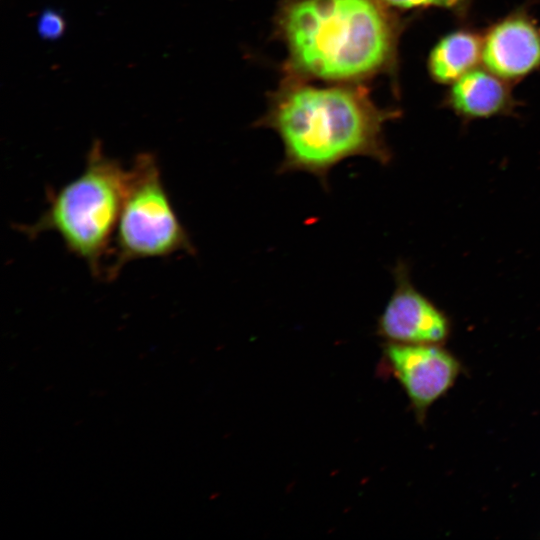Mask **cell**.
Listing matches in <instances>:
<instances>
[{
	"mask_svg": "<svg viewBox=\"0 0 540 540\" xmlns=\"http://www.w3.org/2000/svg\"><path fill=\"white\" fill-rule=\"evenodd\" d=\"M398 116L378 107L358 83L316 86L287 75L256 126L272 129L282 141L278 173H309L328 188L331 170L348 158L391 162L384 127Z\"/></svg>",
	"mask_w": 540,
	"mask_h": 540,
	"instance_id": "obj_1",
	"label": "cell"
},
{
	"mask_svg": "<svg viewBox=\"0 0 540 540\" xmlns=\"http://www.w3.org/2000/svg\"><path fill=\"white\" fill-rule=\"evenodd\" d=\"M275 23L289 76L359 83L395 68L403 26L379 0H283Z\"/></svg>",
	"mask_w": 540,
	"mask_h": 540,
	"instance_id": "obj_2",
	"label": "cell"
},
{
	"mask_svg": "<svg viewBox=\"0 0 540 540\" xmlns=\"http://www.w3.org/2000/svg\"><path fill=\"white\" fill-rule=\"evenodd\" d=\"M128 181L129 169L94 140L83 171L59 189L49 190L40 217L17 229L31 239L55 232L92 276L104 280Z\"/></svg>",
	"mask_w": 540,
	"mask_h": 540,
	"instance_id": "obj_3",
	"label": "cell"
},
{
	"mask_svg": "<svg viewBox=\"0 0 540 540\" xmlns=\"http://www.w3.org/2000/svg\"><path fill=\"white\" fill-rule=\"evenodd\" d=\"M196 249L173 208L156 157L142 152L129 168V181L113 241L105 281L130 262L163 258Z\"/></svg>",
	"mask_w": 540,
	"mask_h": 540,
	"instance_id": "obj_4",
	"label": "cell"
},
{
	"mask_svg": "<svg viewBox=\"0 0 540 540\" xmlns=\"http://www.w3.org/2000/svg\"><path fill=\"white\" fill-rule=\"evenodd\" d=\"M382 366L405 390L419 421L461 371L459 361L440 344L386 342Z\"/></svg>",
	"mask_w": 540,
	"mask_h": 540,
	"instance_id": "obj_5",
	"label": "cell"
},
{
	"mask_svg": "<svg viewBox=\"0 0 540 540\" xmlns=\"http://www.w3.org/2000/svg\"><path fill=\"white\" fill-rule=\"evenodd\" d=\"M394 290L377 321V334L387 342L440 344L450 333L447 316L412 283L405 262L393 269Z\"/></svg>",
	"mask_w": 540,
	"mask_h": 540,
	"instance_id": "obj_6",
	"label": "cell"
},
{
	"mask_svg": "<svg viewBox=\"0 0 540 540\" xmlns=\"http://www.w3.org/2000/svg\"><path fill=\"white\" fill-rule=\"evenodd\" d=\"M481 62L505 81L518 82L540 68V26L527 12L514 11L482 35Z\"/></svg>",
	"mask_w": 540,
	"mask_h": 540,
	"instance_id": "obj_7",
	"label": "cell"
},
{
	"mask_svg": "<svg viewBox=\"0 0 540 540\" xmlns=\"http://www.w3.org/2000/svg\"><path fill=\"white\" fill-rule=\"evenodd\" d=\"M446 106L463 120L511 113L516 104L510 83L485 67H476L449 85Z\"/></svg>",
	"mask_w": 540,
	"mask_h": 540,
	"instance_id": "obj_8",
	"label": "cell"
},
{
	"mask_svg": "<svg viewBox=\"0 0 540 540\" xmlns=\"http://www.w3.org/2000/svg\"><path fill=\"white\" fill-rule=\"evenodd\" d=\"M482 56V35L462 28L442 36L432 47L427 69L431 78L450 85L478 67Z\"/></svg>",
	"mask_w": 540,
	"mask_h": 540,
	"instance_id": "obj_9",
	"label": "cell"
},
{
	"mask_svg": "<svg viewBox=\"0 0 540 540\" xmlns=\"http://www.w3.org/2000/svg\"><path fill=\"white\" fill-rule=\"evenodd\" d=\"M392 10L439 8L453 12H464L470 0H379Z\"/></svg>",
	"mask_w": 540,
	"mask_h": 540,
	"instance_id": "obj_10",
	"label": "cell"
},
{
	"mask_svg": "<svg viewBox=\"0 0 540 540\" xmlns=\"http://www.w3.org/2000/svg\"><path fill=\"white\" fill-rule=\"evenodd\" d=\"M36 28L42 39L54 41L63 36L66 23L61 12L46 8L39 14Z\"/></svg>",
	"mask_w": 540,
	"mask_h": 540,
	"instance_id": "obj_11",
	"label": "cell"
}]
</instances>
